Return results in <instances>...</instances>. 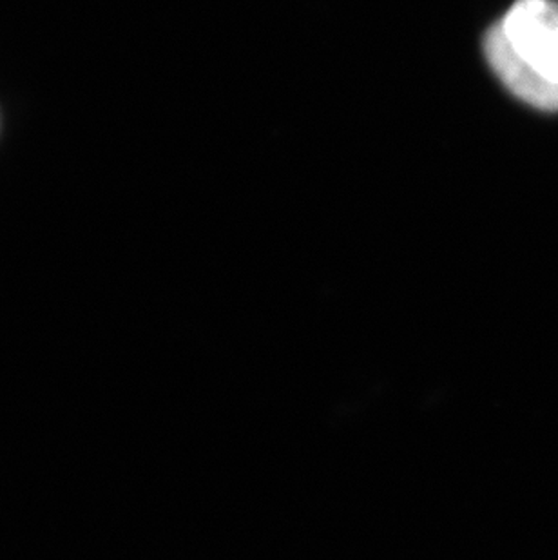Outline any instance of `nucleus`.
I'll list each match as a JSON object with an SVG mask.
<instances>
[{
	"instance_id": "obj_1",
	"label": "nucleus",
	"mask_w": 558,
	"mask_h": 560,
	"mask_svg": "<svg viewBox=\"0 0 558 560\" xmlns=\"http://www.w3.org/2000/svg\"><path fill=\"white\" fill-rule=\"evenodd\" d=\"M499 24L522 60L558 82L557 0H516Z\"/></svg>"
},
{
	"instance_id": "obj_2",
	"label": "nucleus",
	"mask_w": 558,
	"mask_h": 560,
	"mask_svg": "<svg viewBox=\"0 0 558 560\" xmlns=\"http://www.w3.org/2000/svg\"><path fill=\"white\" fill-rule=\"evenodd\" d=\"M486 59L505 88L543 112H558V82H551L511 48L501 24H496L485 37Z\"/></svg>"
}]
</instances>
